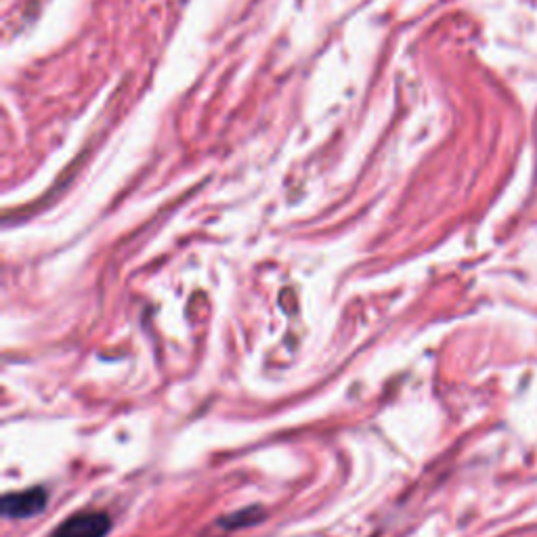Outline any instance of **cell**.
Returning a JSON list of instances; mask_svg holds the SVG:
<instances>
[{
    "mask_svg": "<svg viewBox=\"0 0 537 537\" xmlns=\"http://www.w3.org/2000/svg\"><path fill=\"white\" fill-rule=\"evenodd\" d=\"M112 529V521L105 512H78L63 521L51 537H105Z\"/></svg>",
    "mask_w": 537,
    "mask_h": 537,
    "instance_id": "1",
    "label": "cell"
},
{
    "mask_svg": "<svg viewBox=\"0 0 537 537\" xmlns=\"http://www.w3.org/2000/svg\"><path fill=\"white\" fill-rule=\"evenodd\" d=\"M49 496L42 487L7 493L3 498V514L7 519H30L47 508Z\"/></svg>",
    "mask_w": 537,
    "mask_h": 537,
    "instance_id": "2",
    "label": "cell"
}]
</instances>
